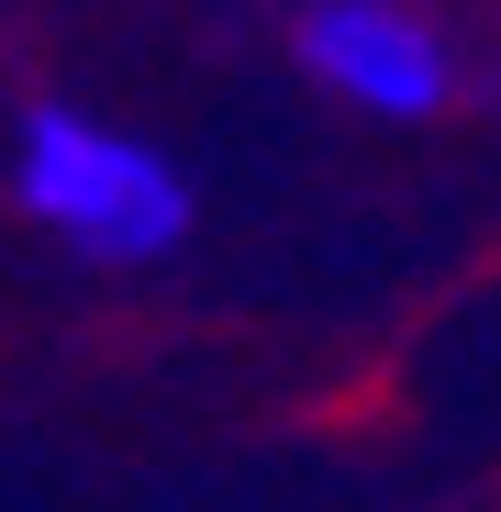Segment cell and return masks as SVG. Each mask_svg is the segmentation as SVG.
Instances as JSON below:
<instances>
[{
	"label": "cell",
	"instance_id": "7a4b0ae2",
	"mask_svg": "<svg viewBox=\"0 0 501 512\" xmlns=\"http://www.w3.org/2000/svg\"><path fill=\"white\" fill-rule=\"evenodd\" d=\"M290 45H301V67L323 78L334 101H357V112H379V123H424V112H446V90H457L446 34H435L424 12H401V0H323V12L290 23Z\"/></svg>",
	"mask_w": 501,
	"mask_h": 512
},
{
	"label": "cell",
	"instance_id": "6da1fadb",
	"mask_svg": "<svg viewBox=\"0 0 501 512\" xmlns=\"http://www.w3.org/2000/svg\"><path fill=\"white\" fill-rule=\"evenodd\" d=\"M12 190L45 234H67L78 256H112V268H145L190 234V179L179 156H156L145 134L101 123V112H67L34 101L23 145H12Z\"/></svg>",
	"mask_w": 501,
	"mask_h": 512
}]
</instances>
